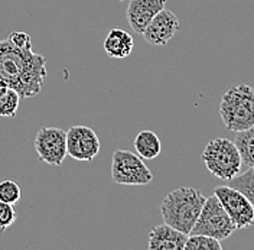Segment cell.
I'll return each mask as SVG.
<instances>
[{"label": "cell", "instance_id": "obj_1", "mask_svg": "<svg viewBox=\"0 0 254 250\" xmlns=\"http://www.w3.org/2000/svg\"><path fill=\"white\" fill-rule=\"evenodd\" d=\"M48 60L35 54L32 48H17L7 39L0 41V81L17 91L20 98H29L41 93Z\"/></svg>", "mask_w": 254, "mask_h": 250}, {"label": "cell", "instance_id": "obj_2", "mask_svg": "<svg viewBox=\"0 0 254 250\" xmlns=\"http://www.w3.org/2000/svg\"><path fill=\"white\" fill-rule=\"evenodd\" d=\"M201 191L190 187H181L171 191L160 204L163 223L190 235L205 203Z\"/></svg>", "mask_w": 254, "mask_h": 250}, {"label": "cell", "instance_id": "obj_3", "mask_svg": "<svg viewBox=\"0 0 254 250\" xmlns=\"http://www.w3.org/2000/svg\"><path fill=\"white\" fill-rule=\"evenodd\" d=\"M220 114L225 127L240 132L254 125V88L247 84L230 87L222 94Z\"/></svg>", "mask_w": 254, "mask_h": 250}, {"label": "cell", "instance_id": "obj_4", "mask_svg": "<svg viewBox=\"0 0 254 250\" xmlns=\"http://www.w3.org/2000/svg\"><path fill=\"white\" fill-rule=\"evenodd\" d=\"M201 158L206 169L222 181L233 179L241 169V157L237 146L225 138H215L208 142Z\"/></svg>", "mask_w": 254, "mask_h": 250}, {"label": "cell", "instance_id": "obj_5", "mask_svg": "<svg viewBox=\"0 0 254 250\" xmlns=\"http://www.w3.org/2000/svg\"><path fill=\"white\" fill-rule=\"evenodd\" d=\"M237 230L234 221L228 216L215 194L208 197L204 207L199 213L195 226L190 235H204L214 237L217 240H224Z\"/></svg>", "mask_w": 254, "mask_h": 250}, {"label": "cell", "instance_id": "obj_6", "mask_svg": "<svg viewBox=\"0 0 254 250\" xmlns=\"http://www.w3.org/2000/svg\"><path fill=\"white\" fill-rule=\"evenodd\" d=\"M111 178L120 185H147L153 173L137 154L130 151H116L111 159Z\"/></svg>", "mask_w": 254, "mask_h": 250}, {"label": "cell", "instance_id": "obj_7", "mask_svg": "<svg viewBox=\"0 0 254 250\" xmlns=\"http://www.w3.org/2000/svg\"><path fill=\"white\" fill-rule=\"evenodd\" d=\"M214 194L234 221L237 229H247L253 226L254 205L243 192L230 185H220L214 188Z\"/></svg>", "mask_w": 254, "mask_h": 250}, {"label": "cell", "instance_id": "obj_8", "mask_svg": "<svg viewBox=\"0 0 254 250\" xmlns=\"http://www.w3.org/2000/svg\"><path fill=\"white\" fill-rule=\"evenodd\" d=\"M35 151L41 162L60 167L66 158V132L60 127H42L35 138Z\"/></svg>", "mask_w": 254, "mask_h": 250}, {"label": "cell", "instance_id": "obj_9", "mask_svg": "<svg viewBox=\"0 0 254 250\" xmlns=\"http://www.w3.org/2000/svg\"><path fill=\"white\" fill-rule=\"evenodd\" d=\"M100 152V141L88 126L77 125L66 130V154L75 161L90 162Z\"/></svg>", "mask_w": 254, "mask_h": 250}, {"label": "cell", "instance_id": "obj_10", "mask_svg": "<svg viewBox=\"0 0 254 250\" xmlns=\"http://www.w3.org/2000/svg\"><path fill=\"white\" fill-rule=\"evenodd\" d=\"M179 29L181 23L178 16L163 7L150 20L142 35L147 44L153 47H163L174 38Z\"/></svg>", "mask_w": 254, "mask_h": 250}, {"label": "cell", "instance_id": "obj_11", "mask_svg": "<svg viewBox=\"0 0 254 250\" xmlns=\"http://www.w3.org/2000/svg\"><path fill=\"white\" fill-rule=\"evenodd\" d=\"M168 0H128L126 17L131 31L142 35L155 15L160 12Z\"/></svg>", "mask_w": 254, "mask_h": 250}, {"label": "cell", "instance_id": "obj_12", "mask_svg": "<svg viewBox=\"0 0 254 250\" xmlns=\"http://www.w3.org/2000/svg\"><path fill=\"white\" fill-rule=\"evenodd\" d=\"M188 235L163 223L155 226L149 233V250H184Z\"/></svg>", "mask_w": 254, "mask_h": 250}, {"label": "cell", "instance_id": "obj_13", "mask_svg": "<svg viewBox=\"0 0 254 250\" xmlns=\"http://www.w3.org/2000/svg\"><path fill=\"white\" fill-rule=\"evenodd\" d=\"M134 47L133 36L125 29H111L104 39V51L111 58H127Z\"/></svg>", "mask_w": 254, "mask_h": 250}, {"label": "cell", "instance_id": "obj_14", "mask_svg": "<svg viewBox=\"0 0 254 250\" xmlns=\"http://www.w3.org/2000/svg\"><path fill=\"white\" fill-rule=\"evenodd\" d=\"M134 149L142 159H155L162 151V143L155 132L142 130L134 139Z\"/></svg>", "mask_w": 254, "mask_h": 250}, {"label": "cell", "instance_id": "obj_15", "mask_svg": "<svg viewBox=\"0 0 254 250\" xmlns=\"http://www.w3.org/2000/svg\"><path fill=\"white\" fill-rule=\"evenodd\" d=\"M236 133L234 143L241 157V165L246 168H254V125Z\"/></svg>", "mask_w": 254, "mask_h": 250}, {"label": "cell", "instance_id": "obj_16", "mask_svg": "<svg viewBox=\"0 0 254 250\" xmlns=\"http://www.w3.org/2000/svg\"><path fill=\"white\" fill-rule=\"evenodd\" d=\"M20 100L22 98L16 90L0 81V116L15 117Z\"/></svg>", "mask_w": 254, "mask_h": 250}, {"label": "cell", "instance_id": "obj_17", "mask_svg": "<svg viewBox=\"0 0 254 250\" xmlns=\"http://www.w3.org/2000/svg\"><path fill=\"white\" fill-rule=\"evenodd\" d=\"M227 185L243 192L250 203L254 205V171L253 168H247V172L234 176L233 179L227 181Z\"/></svg>", "mask_w": 254, "mask_h": 250}, {"label": "cell", "instance_id": "obj_18", "mask_svg": "<svg viewBox=\"0 0 254 250\" xmlns=\"http://www.w3.org/2000/svg\"><path fill=\"white\" fill-rule=\"evenodd\" d=\"M221 242L204 235H188L184 250H221Z\"/></svg>", "mask_w": 254, "mask_h": 250}, {"label": "cell", "instance_id": "obj_19", "mask_svg": "<svg viewBox=\"0 0 254 250\" xmlns=\"http://www.w3.org/2000/svg\"><path fill=\"white\" fill-rule=\"evenodd\" d=\"M22 197L20 187L12 179H3L0 181V201L9 203L15 205Z\"/></svg>", "mask_w": 254, "mask_h": 250}, {"label": "cell", "instance_id": "obj_20", "mask_svg": "<svg viewBox=\"0 0 254 250\" xmlns=\"http://www.w3.org/2000/svg\"><path fill=\"white\" fill-rule=\"evenodd\" d=\"M16 221V210L13 204L0 201V232L9 229Z\"/></svg>", "mask_w": 254, "mask_h": 250}, {"label": "cell", "instance_id": "obj_21", "mask_svg": "<svg viewBox=\"0 0 254 250\" xmlns=\"http://www.w3.org/2000/svg\"><path fill=\"white\" fill-rule=\"evenodd\" d=\"M7 41L17 48H32L31 35L23 31H13L7 36Z\"/></svg>", "mask_w": 254, "mask_h": 250}, {"label": "cell", "instance_id": "obj_22", "mask_svg": "<svg viewBox=\"0 0 254 250\" xmlns=\"http://www.w3.org/2000/svg\"><path fill=\"white\" fill-rule=\"evenodd\" d=\"M119 1H125V0H119Z\"/></svg>", "mask_w": 254, "mask_h": 250}, {"label": "cell", "instance_id": "obj_23", "mask_svg": "<svg viewBox=\"0 0 254 250\" xmlns=\"http://www.w3.org/2000/svg\"><path fill=\"white\" fill-rule=\"evenodd\" d=\"M253 171H254V168H253Z\"/></svg>", "mask_w": 254, "mask_h": 250}]
</instances>
